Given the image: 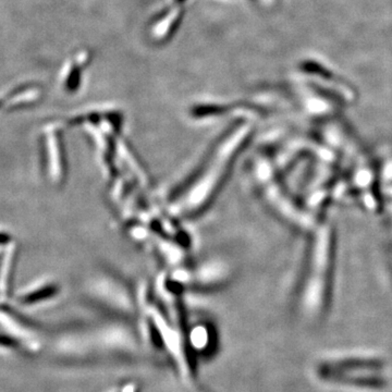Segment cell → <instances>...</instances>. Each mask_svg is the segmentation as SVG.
Listing matches in <instances>:
<instances>
[{
  "label": "cell",
  "mask_w": 392,
  "mask_h": 392,
  "mask_svg": "<svg viewBox=\"0 0 392 392\" xmlns=\"http://www.w3.org/2000/svg\"><path fill=\"white\" fill-rule=\"evenodd\" d=\"M189 347L192 352L208 354L212 350V337L210 329L205 326H198L191 331L188 338Z\"/></svg>",
  "instance_id": "1"
},
{
  "label": "cell",
  "mask_w": 392,
  "mask_h": 392,
  "mask_svg": "<svg viewBox=\"0 0 392 392\" xmlns=\"http://www.w3.org/2000/svg\"><path fill=\"white\" fill-rule=\"evenodd\" d=\"M15 247L11 245L8 247L5 256L0 267V288L8 291V286H10L11 275H13V261H15Z\"/></svg>",
  "instance_id": "2"
},
{
  "label": "cell",
  "mask_w": 392,
  "mask_h": 392,
  "mask_svg": "<svg viewBox=\"0 0 392 392\" xmlns=\"http://www.w3.org/2000/svg\"><path fill=\"white\" fill-rule=\"evenodd\" d=\"M56 293H57V286H43V288L35 290V291H32L31 293L23 296L22 302L25 304H34L37 303V302L48 300V298H52V296H54Z\"/></svg>",
  "instance_id": "3"
},
{
  "label": "cell",
  "mask_w": 392,
  "mask_h": 392,
  "mask_svg": "<svg viewBox=\"0 0 392 392\" xmlns=\"http://www.w3.org/2000/svg\"><path fill=\"white\" fill-rule=\"evenodd\" d=\"M17 341L15 339L11 338V337H8V335H0V345L3 347H15L17 345Z\"/></svg>",
  "instance_id": "4"
},
{
  "label": "cell",
  "mask_w": 392,
  "mask_h": 392,
  "mask_svg": "<svg viewBox=\"0 0 392 392\" xmlns=\"http://www.w3.org/2000/svg\"><path fill=\"white\" fill-rule=\"evenodd\" d=\"M10 235H8L6 232H0V245H8V243H10Z\"/></svg>",
  "instance_id": "5"
},
{
  "label": "cell",
  "mask_w": 392,
  "mask_h": 392,
  "mask_svg": "<svg viewBox=\"0 0 392 392\" xmlns=\"http://www.w3.org/2000/svg\"><path fill=\"white\" fill-rule=\"evenodd\" d=\"M121 392H138V388L134 384H129V385L124 386Z\"/></svg>",
  "instance_id": "6"
}]
</instances>
